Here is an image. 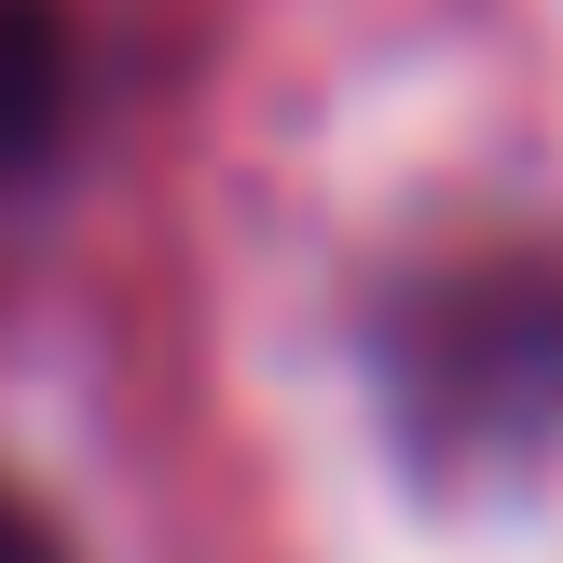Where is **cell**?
Wrapping results in <instances>:
<instances>
[{"label": "cell", "mask_w": 563, "mask_h": 563, "mask_svg": "<svg viewBox=\"0 0 563 563\" xmlns=\"http://www.w3.org/2000/svg\"><path fill=\"white\" fill-rule=\"evenodd\" d=\"M372 385L427 482H454V495L522 482L537 454H563V262L550 247L440 262L427 289H399Z\"/></svg>", "instance_id": "obj_1"}, {"label": "cell", "mask_w": 563, "mask_h": 563, "mask_svg": "<svg viewBox=\"0 0 563 563\" xmlns=\"http://www.w3.org/2000/svg\"><path fill=\"white\" fill-rule=\"evenodd\" d=\"M55 124H69V14L0 0V179H27L55 152Z\"/></svg>", "instance_id": "obj_2"}, {"label": "cell", "mask_w": 563, "mask_h": 563, "mask_svg": "<svg viewBox=\"0 0 563 563\" xmlns=\"http://www.w3.org/2000/svg\"><path fill=\"white\" fill-rule=\"evenodd\" d=\"M0 563H69V537H55L27 495H0Z\"/></svg>", "instance_id": "obj_3"}]
</instances>
